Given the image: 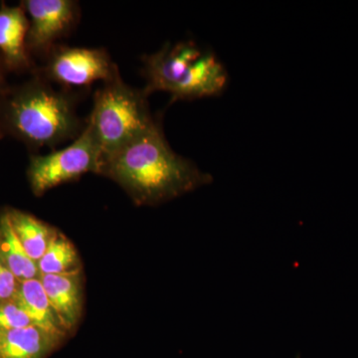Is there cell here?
Instances as JSON below:
<instances>
[{
    "label": "cell",
    "instance_id": "cell-4",
    "mask_svg": "<svg viewBox=\"0 0 358 358\" xmlns=\"http://www.w3.org/2000/svg\"><path fill=\"white\" fill-rule=\"evenodd\" d=\"M100 169V150L86 124L82 134L67 148L52 150L48 155H30L27 178L32 192L42 196L52 188L77 180L84 174H99Z\"/></svg>",
    "mask_w": 358,
    "mask_h": 358
},
{
    "label": "cell",
    "instance_id": "cell-7",
    "mask_svg": "<svg viewBox=\"0 0 358 358\" xmlns=\"http://www.w3.org/2000/svg\"><path fill=\"white\" fill-rule=\"evenodd\" d=\"M202 51L192 41L167 43L152 55L143 59V74L147 80L143 92L150 96L154 92L171 94Z\"/></svg>",
    "mask_w": 358,
    "mask_h": 358
},
{
    "label": "cell",
    "instance_id": "cell-19",
    "mask_svg": "<svg viewBox=\"0 0 358 358\" xmlns=\"http://www.w3.org/2000/svg\"><path fill=\"white\" fill-rule=\"evenodd\" d=\"M0 140H1V138H0Z\"/></svg>",
    "mask_w": 358,
    "mask_h": 358
},
{
    "label": "cell",
    "instance_id": "cell-16",
    "mask_svg": "<svg viewBox=\"0 0 358 358\" xmlns=\"http://www.w3.org/2000/svg\"><path fill=\"white\" fill-rule=\"evenodd\" d=\"M33 326L31 320L15 298L0 303V331Z\"/></svg>",
    "mask_w": 358,
    "mask_h": 358
},
{
    "label": "cell",
    "instance_id": "cell-15",
    "mask_svg": "<svg viewBox=\"0 0 358 358\" xmlns=\"http://www.w3.org/2000/svg\"><path fill=\"white\" fill-rule=\"evenodd\" d=\"M79 265V257L74 245L59 231L37 262L40 275L80 272Z\"/></svg>",
    "mask_w": 358,
    "mask_h": 358
},
{
    "label": "cell",
    "instance_id": "cell-12",
    "mask_svg": "<svg viewBox=\"0 0 358 358\" xmlns=\"http://www.w3.org/2000/svg\"><path fill=\"white\" fill-rule=\"evenodd\" d=\"M60 343L34 326L0 331V358H46Z\"/></svg>",
    "mask_w": 358,
    "mask_h": 358
},
{
    "label": "cell",
    "instance_id": "cell-9",
    "mask_svg": "<svg viewBox=\"0 0 358 358\" xmlns=\"http://www.w3.org/2000/svg\"><path fill=\"white\" fill-rule=\"evenodd\" d=\"M227 81V71L215 54L202 52L171 92V103L220 95Z\"/></svg>",
    "mask_w": 358,
    "mask_h": 358
},
{
    "label": "cell",
    "instance_id": "cell-6",
    "mask_svg": "<svg viewBox=\"0 0 358 358\" xmlns=\"http://www.w3.org/2000/svg\"><path fill=\"white\" fill-rule=\"evenodd\" d=\"M29 21L27 48L31 57H45L77 25L80 6L73 0H23Z\"/></svg>",
    "mask_w": 358,
    "mask_h": 358
},
{
    "label": "cell",
    "instance_id": "cell-3",
    "mask_svg": "<svg viewBox=\"0 0 358 358\" xmlns=\"http://www.w3.org/2000/svg\"><path fill=\"white\" fill-rule=\"evenodd\" d=\"M148 96L143 90L124 83L120 74L96 90L86 120L100 150L101 166L154 126L157 120L150 114Z\"/></svg>",
    "mask_w": 358,
    "mask_h": 358
},
{
    "label": "cell",
    "instance_id": "cell-14",
    "mask_svg": "<svg viewBox=\"0 0 358 358\" xmlns=\"http://www.w3.org/2000/svg\"><path fill=\"white\" fill-rule=\"evenodd\" d=\"M16 236L32 260L38 262L58 231L31 214L6 209Z\"/></svg>",
    "mask_w": 358,
    "mask_h": 358
},
{
    "label": "cell",
    "instance_id": "cell-10",
    "mask_svg": "<svg viewBox=\"0 0 358 358\" xmlns=\"http://www.w3.org/2000/svg\"><path fill=\"white\" fill-rule=\"evenodd\" d=\"M40 281L52 308L68 333L77 327L83 310L80 272L40 275Z\"/></svg>",
    "mask_w": 358,
    "mask_h": 358
},
{
    "label": "cell",
    "instance_id": "cell-2",
    "mask_svg": "<svg viewBox=\"0 0 358 358\" xmlns=\"http://www.w3.org/2000/svg\"><path fill=\"white\" fill-rule=\"evenodd\" d=\"M31 76L9 85L0 96V138L21 141L30 152L76 140L87 124L77 114L78 96L57 91L39 75Z\"/></svg>",
    "mask_w": 358,
    "mask_h": 358
},
{
    "label": "cell",
    "instance_id": "cell-11",
    "mask_svg": "<svg viewBox=\"0 0 358 358\" xmlns=\"http://www.w3.org/2000/svg\"><path fill=\"white\" fill-rule=\"evenodd\" d=\"M15 300L27 313L32 324L62 341L68 331L52 308L40 279L20 282Z\"/></svg>",
    "mask_w": 358,
    "mask_h": 358
},
{
    "label": "cell",
    "instance_id": "cell-18",
    "mask_svg": "<svg viewBox=\"0 0 358 358\" xmlns=\"http://www.w3.org/2000/svg\"><path fill=\"white\" fill-rule=\"evenodd\" d=\"M8 74L9 71L7 70L6 63L0 55V96L3 93L4 90L9 86V84L7 83V75Z\"/></svg>",
    "mask_w": 358,
    "mask_h": 358
},
{
    "label": "cell",
    "instance_id": "cell-5",
    "mask_svg": "<svg viewBox=\"0 0 358 358\" xmlns=\"http://www.w3.org/2000/svg\"><path fill=\"white\" fill-rule=\"evenodd\" d=\"M32 74L71 91L87 88L96 81L105 83L119 75L120 71L105 49L57 44L45 56L43 65L36 67Z\"/></svg>",
    "mask_w": 358,
    "mask_h": 358
},
{
    "label": "cell",
    "instance_id": "cell-13",
    "mask_svg": "<svg viewBox=\"0 0 358 358\" xmlns=\"http://www.w3.org/2000/svg\"><path fill=\"white\" fill-rule=\"evenodd\" d=\"M0 257L18 281L40 278L37 262L26 253L16 236L6 209L0 213Z\"/></svg>",
    "mask_w": 358,
    "mask_h": 358
},
{
    "label": "cell",
    "instance_id": "cell-1",
    "mask_svg": "<svg viewBox=\"0 0 358 358\" xmlns=\"http://www.w3.org/2000/svg\"><path fill=\"white\" fill-rule=\"evenodd\" d=\"M101 176L115 181L136 205H157L209 185L213 178L173 152L159 120L145 133L101 166Z\"/></svg>",
    "mask_w": 358,
    "mask_h": 358
},
{
    "label": "cell",
    "instance_id": "cell-17",
    "mask_svg": "<svg viewBox=\"0 0 358 358\" xmlns=\"http://www.w3.org/2000/svg\"><path fill=\"white\" fill-rule=\"evenodd\" d=\"M20 281L0 257V303L15 298Z\"/></svg>",
    "mask_w": 358,
    "mask_h": 358
},
{
    "label": "cell",
    "instance_id": "cell-8",
    "mask_svg": "<svg viewBox=\"0 0 358 358\" xmlns=\"http://www.w3.org/2000/svg\"><path fill=\"white\" fill-rule=\"evenodd\" d=\"M29 21L24 8L0 4V55L9 73L32 74L37 66L27 48Z\"/></svg>",
    "mask_w": 358,
    "mask_h": 358
}]
</instances>
